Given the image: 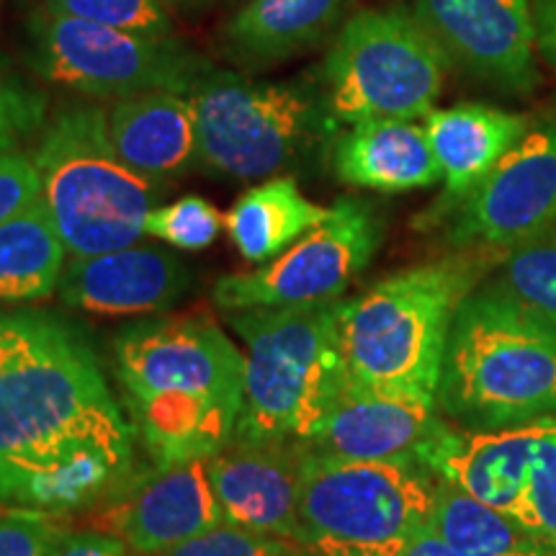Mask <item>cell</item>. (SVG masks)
Instances as JSON below:
<instances>
[{
	"label": "cell",
	"instance_id": "obj_1",
	"mask_svg": "<svg viewBox=\"0 0 556 556\" xmlns=\"http://www.w3.org/2000/svg\"><path fill=\"white\" fill-rule=\"evenodd\" d=\"M135 428L73 332L0 377V505L67 516L135 475Z\"/></svg>",
	"mask_w": 556,
	"mask_h": 556
},
{
	"label": "cell",
	"instance_id": "obj_2",
	"mask_svg": "<svg viewBox=\"0 0 556 556\" xmlns=\"http://www.w3.org/2000/svg\"><path fill=\"white\" fill-rule=\"evenodd\" d=\"M116 379L135 435L155 467L212 458L238 426L245 353L204 317H165L124 328Z\"/></svg>",
	"mask_w": 556,
	"mask_h": 556
},
{
	"label": "cell",
	"instance_id": "obj_3",
	"mask_svg": "<svg viewBox=\"0 0 556 556\" xmlns=\"http://www.w3.org/2000/svg\"><path fill=\"white\" fill-rule=\"evenodd\" d=\"M438 409L467 430L556 420V325L495 281L477 287L451 323Z\"/></svg>",
	"mask_w": 556,
	"mask_h": 556
},
{
	"label": "cell",
	"instance_id": "obj_4",
	"mask_svg": "<svg viewBox=\"0 0 556 556\" xmlns=\"http://www.w3.org/2000/svg\"><path fill=\"white\" fill-rule=\"evenodd\" d=\"M482 270L479 255L464 253L397 270L356 299H340L348 381L438 402L451 323Z\"/></svg>",
	"mask_w": 556,
	"mask_h": 556
},
{
	"label": "cell",
	"instance_id": "obj_5",
	"mask_svg": "<svg viewBox=\"0 0 556 556\" xmlns=\"http://www.w3.org/2000/svg\"><path fill=\"white\" fill-rule=\"evenodd\" d=\"M340 299L250 307L227 319L245 340L242 409L229 441L302 443L348 384L340 343Z\"/></svg>",
	"mask_w": 556,
	"mask_h": 556
},
{
	"label": "cell",
	"instance_id": "obj_6",
	"mask_svg": "<svg viewBox=\"0 0 556 556\" xmlns=\"http://www.w3.org/2000/svg\"><path fill=\"white\" fill-rule=\"evenodd\" d=\"M41 201L67 255H99L129 248L163 197V184L124 163L109 135V116L73 106L54 116L37 155Z\"/></svg>",
	"mask_w": 556,
	"mask_h": 556
},
{
	"label": "cell",
	"instance_id": "obj_7",
	"mask_svg": "<svg viewBox=\"0 0 556 556\" xmlns=\"http://www.w3.org/2000/svg\"><path fill=\"white\" fill-rule=\"evenodd\" d=\"M302 456L299 518L315 556H405L433 520L438 477L426 464Z\"/></svg>",
	"mask_w": 556,
	"mask_h": 556
},
{
	"label": "cell",
	"instance_id": "obj_8",
	"mask_svg": "<svg viewBox=\"0 0 556 556\" xmlns=\"http://www.w3.org/2000/svg\"><path fill=\"white\" fill-rule=\"evenodd\" d=\"M189 99L199 160L229 178H266L291 168L336 124L328 96L307 83H250L212 70Z\"/></svg>",
	"mask_w": 556,
	"mask_h": 556
},
{
	"label": "cell",
	"instance_id": "obj_9",
	"mask_svg": "<svg viewBox=\"0 0 556 556\" xmlns=\"http://www.w3.org/2000/svg\"><path fill=\"white\" fill-rule=\"evenodd\" d=\"M443 50L417 13L361 11L340 29L325 60V96L332 119H426L448 70Z\"/></svg>",
	"mask_w": 556,
	"mask_h": 556
},
{
	"label": "cell",
	"instance_id": "obj_10",
	"mask_svg": "<svg viewBox=\"0 0 556 556\" xmlns=\"http://www.w3.org/2000/svg\"><path fill=\"white\" fill-rule=\"evenodd\" d=\"M31 65L41 78L93 99L148 90L191 93L212 65L173 37H148L34 9L26 18Z\"/></svg>",
	"mask_w": 556,
	"mask_h": 556
},
{
	"label": "cell",
	"instance_id": "obj_11",
	"mask_svg": "<svg viewBox=\"0 0 556 556\" xmlns=\"http://www.w3.org/2000/svg\"><path fill=\"white\" fill-rule=\"evenodd\" d=\"M379 240L381 227L371 206L353 197L338 199L330 206V217L278 258L263 263L253 274L219 278L212 299L225 312L340 299L374 258Z\"/></svg>",
	"mask_w": 556,
	"mask_h": 556
},
{
	"label": "cell",
	"instance_id": "obj_12",
	"mask_svg": "<svg viewBox=\"0 0 556 556\" xmlns=\"http://www.w3.org/2000/svg\"><path fill=\"white\" fill-rule=\"evenodd\" d=\"M451 245L484 253L556 232V124L528 135L446 219Z\"/></svg>",
	"mask_w": 556,
	"mask_h": 556
},
{
	"label": "cell",
	"instance_id": "obj_13",
	"mask_svg": "<svg viewBox=\"0 0 556 556\" xmlns=\"http://www.w3.org/2000/svg\"><path fill=\"white\" fill-rule=\"evenodd\" d=\"M206 462L137 469L99 505L96 528L122 539L139 556H165L225 523Z\"/></svg>",
	"mask_w": 556,
	"mask_h": 556
},
{
	"label": "cell",
	"instance_id": "obj_14",
	"mask_svg": "<svg viewBox=\"0 0 556 556\" xmlns=\"http://www.w3.org/2000/svg\"><path fill=\"white\" fill-rule=\"evenodd\" d=\"M415 13L469 73L507 93L536 88V26L528 0H415Z\"/></svg>",
	"mask_w": 556,
	"mask_h": 556
},
{
	"label": "cell",
	"instance_id": "obj_15",
	"mask_svg": "<svg viewBox=\"0 0 556 556\" xmlns=\"http://www.w3.org/2000/svg\"><path fill=\"white\" fill-rule=\"evenodd\" d=\"M438 402L348 381L323 426L299 446L328 462H417L446 428Z\"/></svg>",
	"mask_w": 556,
	"mask_h": 556
},
{
	"label": "cell",
	"instance_id": "obj_16",
	"mask_svg": "<svg viewBox=\"0 0 556 556\" xmlns=\"http://www.w3.org/2000/svg\"><path fill=\"white\" fill-rule=\"evenodd\" d=\"M206 467L225 523L304 546L299 518L304 456L299 443L229 441Z\"/></svg>",
	"mask_w": 556,
	"mask_h": 556
},
{
	"label": "cell",
	"instance_id": "obj_17",
	"mask_svg": "<svg viewBox=\"0 0 556 556\" xmlns=\"http://www.w3.org/2000/svg\"><path fill=\"white\" fill-rule=\"evenodd\" d=\"M552 422L492 430H467L446 422L422 464L441 482L526 526L533 448Z\"/></svg>",
	"mask_w": 556,
	"mask_h": 556
},
{
	"label": "cell",
	"instance_id": "obj_18",
	"mask_svg": "<svg viewBox=\"0 0 556 556\" xmlns=\"http://www.w3.org/2000/svg\"><path fill=\"white\" fill-rule=\"evenodd\" d=\"M189 270L160 248L129 245L70 258L60 276V299L93 315H157L189 289Z\"/></svg>",
	"mask_w": 556,
	"mask_h": 556
},
{
	"label": "cell",
	"instance_id": "obj_19",
	"mask_svg": "<svg viewBox=\"0 0 556 556\" xmlns=\"http://www.w3.org/2000/svg\"><path fill=\"white\" fill-rule=\"evenodd\" d=\"M528 129L531 124L526 116L479 106V103L430 111L426 116V131L441 165L443 193L422 217V225H441L528 135Z\"/></svg>",
	"mask_w": 556,
	"mask_h": 556
},
{
	"label": "cell",
	"instance_id": "obj_20",
	"mask_svg": "<svg viewBox=\"0 0 556 556\" xmlns=\"http://www.w3.org/2000/svg\"><path fill=\"white\" fill-rule=\"evenodd\" d=\"M109 135L124 163L163 184L199 157L197 116L189 93L148 90L119 99L109 111Z\"/></svg>",
	"mask_w": 556,
	"mask_h": 556
},
{
	"label": "cell",
	"instance_id": "obj_21",
	"mask_svg": "<svg viewBox=\"0 0 556 556\" xmlns=\"http://www.w3.org/2000/svg\"><path fill=\"white\" fill-rule=\"evenodd\" d=\"M332 165L343 184L381 193L428 189L441 180L426 127L407 119L353 124L338 139Z\"/></svg>",
	"mask_w": 556,
	"mask_h": 556
},
{
	"label": "cell",
	"instance_id": "obj_22",
	"mask_svg": "<svg viewBox=\"0 0 556 556\" xmlns=\"http://www.w3.org/2000/svg\"><path fill=\"white\" fill-rule=\"evenodd\" d=\"M328 217L330 206L309 201L299 191L294 178L274 176L235 201L225 227L242 258L263 266Z\"/></svg>",
	"mask_w": 556,
	"mask_h": 556
},
{
	"label": "cell",
	"instance_id": "obj_23",
	"mask_svg": "<svg viewBox=\"0 0 556 556\" xmlns=\"http://www.w3.org/2000/svg\"><path fill=\"white\" fill-rule=\"evenodd\" d=\"M348 0H250L227 26V45L248 65H274L309 50L343 16Z\"/></svg>",
	"mask_w": 556,
	"mask_h": 556
},
{
	"label": "cell",
	"instance_id": "obj_24",
	"mask_svg": "<svg viewBox=\"0 0 556 556\" xmlns=\"http://www.w3.org/2000/svg\"><path fill=\"white\" fill-rule=\"evenodd\" d=\"M67 248L41 197L0 225V302L29 304L52 296Z\"/></svg>",
	"mask_w": 556,
	"mask_h": 556
},
{
	"label": "cell",
	"instance_id": "obj_25",
	"mask_svg": "<svg viewBox=\"0 0 556 556\" xmlns=\"http://www.w3.org/2000/svg\"><path fill=\"white\" fill-rule=\"evenodd\" d=\"M430 528L456 556H556V544L438 479Z\"/></svg>",
	"mask_w": 556,
	"mask_h": 556
},
{
	"label": "cell",
	"instance_id": "obj_26",
	"mask_svg": "<svg viewBox=\"0 0 556 556\" xmlns=\"http://www.w3.org/2000/svg\"><path fill=\"white\" fill-rule=\"evenodd\" d=\"M495 283L556 325V232L507 250Z\"/></svg>",
	"mask_w": 556,
	"mask_h": 556
},
{
	"label": "cell",
	"instance_id": "obj_27",
	"mask_svg": "<svg viewBox=\"0 0 556 556\" xmlns=\"http://www.w3.org/2000/svg\"><path fill=\"white\" fill-rule=\"evenodd\" d=\"M39 9L114 29L170 37L173 24L163 0H39Z\"/></svg>",
	"mask_w": 556,
	"mask_h": 556
},
{
	"label": "cell",
	"instance_id": "obj_28",
	"mask_svg": "<svg viewBox=\"0 0 556 556\" xmlns=\"http://www.w3.org/2000/svg\"><path fill=\"white\" fill-rule=\"evenodd\" d=\"M225 217L201 197H184L168 206H155L144 219V235L178 250H204L217 240Z\"/></svg>",
	"mask_w": 556,
	"mask_h": 556
},
{
	"label": "cell",
	"instance_id": "obj_29",
	"mask_svg": "<svg viewBox=\"0 0 556 556\" xmlns=\"http://www.w3.org/2000/svg\"><path fill=\"white\" fill-rule=\"evenodd\" d=\"M165 556H315L294 541L266 536L232 523L208 528L201 536L186 541Z\"/></svg>",
	"mask_w": 556,
	"mask_h": 556
},
{
	"label": "cell",
	"instance_id": "obj_30",
	"mask_svg": "<svg viewBox=\"0 0 556 556\" xmlns=\"http://www.w3.org/2000/svg\"><path fill=\"white\" fill-rule=\"evenodd\" d=\"M62 516L21 505H0V556H52L65 536Z\"/></svg>",
	"mask_w": 556,
	"mask_h": 556
},
{
	"label": "cell",
	"instance_id": "obj_31",
	"mask_svg": "<svg viewBox=\"0 0 556 556\" xmlns=\"http://www.w3.org/2000/svg\"><path fill=\"white\" fill-rule=\"evenodd\" d=\"M526 528L556 544V420L541 433L533 448Z\"/></svg>",
	"mask_w": 556,
	"mask_h": 556
},
{
	"label": "cell",
	"instance_id": "obj_32",
	"mask_svg": "<svg viewBox=\"0 0 556 556\" xmlns=\"http://www.w3.org/2000/svg\"><path fill=\"white\" fill-rule=\"evenodd\" d=\"M70 330L39 312H0V377L58 343Z\"/></svg>",
	"mask_w": 556,
	"mask_h": 556
},
{
	"label": "cell",
	"instance_id": "obj_33",
	"mask_svg": "<svg viewBox=\"0 0 556 556\" xmlns=\"http://www.w3.org/2000/svg\"><path fill=\"white\" fill-rule=\"evenodd\" d=\"M41 109V96L13 78L5 60L0 58V155L13 152L21 139L37 127Z\"/></svg>",
	"mask_w": 556,
	"mask_h": 556
},
{
	"label": "cell",
	"instance_id": "obj_34",
	"mask_svg": "<svg viewBox=\"0 0 556 556\" xmlns=\"http://www.w3.org/2000/svg\"><path fill=\"white\" fill-rule=\"evenodd\" d=\"M41 197V180L34 157L24 152L0 155V225L16 217Z\"/></svg>",
	"mask_w": 556,
	"mask_h": 556
},
{
	"label": "cell",
	"instance_id": "obj_35",
	"mask_svg": "<svg viewBox=\"0 0 556 556\" xmlns=\"http://www.w3.org/2000/svg\"><path fill=\"white\" fill-rule=\"evenodd\" d=\"M52 556H129V548L122 539L93 528V531L78 533L67 531L54 546Z\"/></svg>",
	"mask_w": 556,
	"mask_h": 556
},
{
	"label": "cell",
	"instance_id": "obj_36",
	"mask_svg": "<svg viewBox=\"0 0 556 556\" xmlns=\"http://www.w3.org/2000/svg\"><path fill=\"white\" fill-rule=\"evenodd\" d=\"M405 556H456V554L451 552V548L443 544V539L428 526L422 528L413 541H409Z\"/></svg>",
	"mask_w": 556,
	"mask_h": 556
},
{
	"label": "cell",
	"instance_id": "obj_37",
	"mask_svg": "<svg viewBox=\"0 0 556 556\" xmlns=\"http://www.w3.org/2000/svg\"><path fill=\"white\" fill-rule=\"evenodd\" d=\"M541 45L556 67V0H541Z\"/></svg>",
	"mask_w": 556,
	"mask_h": 556
},
{
	"label": "cell",
	"instance_id": "obj_38",
	"mask_svg": "<svg viewBox=\"0 0 556 556\" xmlns=\"http://www.w3.org/2000/svg\"><path fill=\"white\" fill-rule=\"evenodd\" d=\"M176 3H180V5H204V3H208V0H176Z\"/></svg>",
	"mask_w": 556,
	"mask_h": 556
},
{
	"label": "cell",
	"instance_id": "obj_39",
	"mask_svg": "<svg viewBox=\"0 0 556 556\" xmlns=\"http://www.w3.org/2000/svg\"><path fill=\"white\" fill-rule=\"evenodd\" d=\"M129 556H139V554H135V552H131V554H129Z\"/></svg>",
	"mask_w": 556,
	"mask_h": 556
}]
</instances>
